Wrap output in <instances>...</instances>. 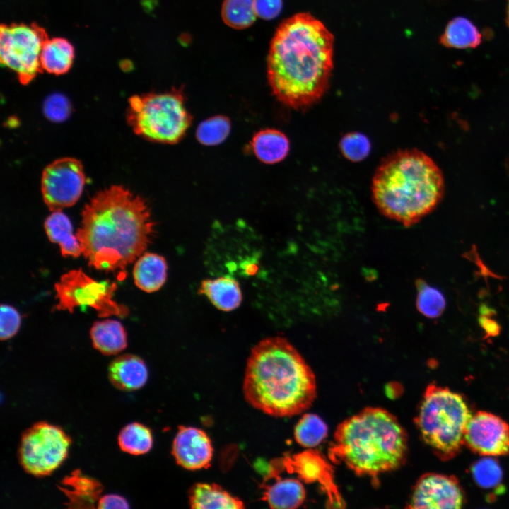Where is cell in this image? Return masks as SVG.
Segmentation results:
<instances>
[{
    "mask_svg": "<svg viewBox=\"0 0 509 509\" xmlns=\"http://www.w3.org/2000/svg\"><path fill=\"white\" fill-rule=\"evenodd\" d=\"M155 234L146 201L121 185L90 198L76 233L88 265L111 272L119 281L126 278L127 266L141 256Z\"/></svg>",
    "mask_w": 509,
    "mask_h": 509,
    "instance_id": "1",
    "label": "cell"
},
{
    "mask_svg": "<svg viewBox=\"0 0 509 509\" xmlns=\"http://www.w3.org/2000/svg\"><path fill=\"white\" fill-rule=\"evenodd\" d=\"M334 42L333 34L310 13L281 22L267 58L268 82L279 102L303 110L322 98L334 67Z\"/></svg>",
    "mask_w": 509,
    "mask_h": 509,
    "instance_id": "2",
    "label": "cell"
},
{
    "mask_svg": "<svg viewBox=\"0 0 509 509\" xmlns=\"http://www.w3.org/2000/svg\"><path fill=\"white\" fill-rule=\"evenodd\" d=\"M245 400L274 417H291L308 410L317 396L311 368L284 337L261 340L251 350L243 380Z\"/></svg>",
    "mask_w": 509,
    "mask_h": 509,
    "instance_id": "3",
    "label": "cell"
},
{
    "mask_svg": "<svg viewBox=\"0 0 509 509\" xmlns=\"http://www.w3.org/2000/svg\"><path fill=\"white\" fill-rule=\"evenodd\" d=\"M371 192L382 215L411 226L440 204L445 181L439 167L425 153L400 150L380 164L373 177Z\"/></svg>",
    "mask_w": 509,
    "mask_h": 509,
    "instance_id": "4",
    "label": "cell"
},
{
    "mask_svg": "<svg viewBox=\"0 0 509 509\" xmlns=\"http://www.w3.org/2000/svg\"><path fill=\"white\" fill-rule=\"evenodd\" d=\"M329 451L356 475L376 479L404 463L408 436L394 415L366 407L338 425Z\"/></svg>",
    "mask_w": 509,
    "mask_h": 509,
    "instance_id": "5",
    "label": "cell"
},
{
    "mask_svg": "<svg viewBox=\"0 0 509 509\" xmlns=\"http://www.w3.org/2000/svg\"><path fill=\"white\" fill-rule=\"evenodd\" d=\"M472 413L464 399L450 389L429 385L419 404L415 423L423 441L441 460L461 450Z\"/></svg>",
    "mask_w": 509,
    "mask_h": 509,
    "instance_id": "6",
    "label": "cell"
},
{
    "mask_svg": "<svg viewBox=\"0 0 509 509\" xmlns=\"http://www.w3.org/2000/svg\"><path fill=\"white\" fill-rule=\"evenodd\" d=\"M126 117L136 134L168 144L179 142L192 123L182 88L131 96Z\"/></svg>",
    "mask_w": 509,
    "mask_h": 509,
    "instance_id": "7",
    "label": "cell"
},
{
    "mask_svg": "<svg viewBox=\"0 0 509 509\" xmlns=\"http://www.w3.org/2000/svg\"><path fill=\"white\" fill-rule=\"evenodd\" d=\"M71 439L59 426L38 421L22 434L18 449L19 462L36 477L50 475L66 459Z\"/></svg>",
    "mask_w": 509,
    "mask_h": 509,
    "instance_id": "8",
    "label": "cell"
},
{
    "mask_svg": "<svg viewBox=\"0 0 509 509\" xmlns=\"http://www.w3.org/2000/svg\"><path fill=\"white\" fill-rule=\"evenodd\" d=\"M117 286L114 282L97 281L81 269L64 274L54 285L58 310L73 312L76 307L88 306L98 312V317H126L129 308L113 299Z\"/></svg>",
    "mask_w": 509,
    "mask_h": 509,
    "instance_id": "9",
    "label": "cell"
},
{
    "mask_svg": "<svg viewBox=\"0 0 509 509\" xmlns=\"http://www.w3.org/2000/svg\"><path fill=\"white\" fill-rule=\"evenodd\" d=\"M48 38L45 29L35 23H2L1 64L15 72L21 84L29 83L42 71L40 54Z\"/></svg>",
    "mask_w": 509,
    "mask_h": 509,
    "instance_id": "10",
    "label": "cell"
},
{
    "mask_svg": "<svg viewBox=\"0 0 509 509\" xmlns=\"http://www.w3.org/2000/svg\"><path fill=\"white\" fill-rule=\"evenodd\" d=\"M85 183L80 160L69 157L57 159L45 168L42 175L43 200L52 211L73 206L81 197Z\"/></svg>",
    "mask_w": 509,
    "mask_h": 509,
    "instance_id": "11",
    "label": "cell"
},
{
    "mask_svg": "<svg viewBox=\"0 0 509 509\" xmlns=\"http://www.w3.org/2000/svg\"><path fill=\"white\" fill-rule=\"evenodd\" d=\"M464 444L474 452L486 457L509 455V424L487 411L472 415L464 431Z\"/></svg>",
    "mask_w": 509,
    "mask_h": 509,
    "instance_id": "12",
    "label": "cell"
},
{
    "mask_svg": "<svg viewBox=\"0 0 509 509\" xmlns=\"http://www.w3.org/2000/svg\"><path fill=\"white\" fill-rule=\"evenodd\" d=\"M464 494L452 476L428 473L421 476L414 486L409 508H460Z\"/></svg>",
    "mask_w": 509,
    "mask_h": 509,
    "instance_id": "13",
    "label": "cell"
},
{
    "mask_svg": "<svg viewBox=\"0 0 509 509\" xmlns=\"http://www.w3.org/2000/svg\"><path fill=\"white\" fill-rule=\"evenodd\" d=\"M213 452L211 439L204 431L195 427L179 426L172 449L177 464L189 470L208 469Z\"/></svg>",
    "mask_w": 509,
    "mask_h": 509,
    "instance_id": "14",
    "label": "cell"
},
{
    "mask_svg": "<svg viewBox=\"0 0 509 509\" xmlns=\"http://www.w3.org/2000/svg\"><path fill=\"white\" fill-rule=\"evenodd\" d=\"M58 488L67 498V508H95L103 486L100 481L76 469L66 476Z\"/></svg>",
    "mask_w": 509,
    "mask_h": 509,
    "instance_id": "15",
    "label": "cell"
},
{
    "mask_svg": "<svg viewBox=\"0 0 509 509\" xmlns=\"http://www.w3.org/2000/svg\"><path fill=\"white\" fill-rule=\"evenodd\" d=\"M108 377L117 389L127 392L134 391L146 383L148 370L144 361L138 356L124 354L110 363Z\"/></svg>",
    "mask_w": 509,
    "mask_h": 509,
    "instance_id": "16",
    "label": "cell"
},
{
    "mask_svg": "<svg viewBox=\"0 0 509 509\" xmlns=\"http://www.w3.org/2000/svg\"><path fill=\"white\" fill-rule=\"evenodd\" d=\"M189 505L194 509L244 508L243 502L216 484L196 483L188 491Z\"/></svg>",
    "mask_w": 509,
    "mask_h": 509,
    "instance_id": "17",
    "label": "cell"
},
{
    "mask_svg": "<svg viewBox=\"0 0 509 509\" xmlns=\"http://www.w3.org/2000/svg\"><path fill=\"white\" fill-rule=\"evenodd\" d=\"M198 293L205 295L216 308L226 312L235 310L242 300L239 283L229 276L202 281Z\"/></svg>",
    "mask_w": 509,
    "mask_h": 509,
    "instance_id": "18",
    "label": "cell"
},
{
    "mask_svg": "<svg viewBox=\"0 0 509 509\" xmlns=\"http://www.w3.org/2000/svg\"><path fill=\"white\" fill-rule=\"evenodd\" d=\"M167 269L168 264L163 256L156 253H144L138 258L134 267V283L145 292H155L165 283Z\"/></svg>",
    "mask_w": 509,
    "mask_h": 509,
    "instance_id": "19",
    "label": "cell"
},
{
    "mask_svg": "<svg viewBox=\"0 0 509 509\" xmlns=\"http://www.w3.org/2000/svg\"><path fill=\"white\" fill-rule=\"evenodd\" d=\"M250 145L255 156L266 164H274L283 160L290 149L286 135L276 129L259 131L253 136Z\"/></svg>",
    "mask_w": 509,
    "mask_h": 509,
    "instance_id": "20",
    "label": "cell"
},
{
    "mask_svg": "<svg viewBox=\"0 0 509 509\" xmlns=\"http://www.w3.org/2000/svg\"><path fill=\"white\" fill-rule=\"evenodd\" d=\"M45 229L49 240L59 245L63 257H77L82 254L71 221L62 210L52 211L45 219Z\"/></svg>",
    "mask_w": 509,
    "mask_h": 509,
    "instance_id": "21",
    "label": "cell"
},
{
    "mask_svg": "<svg viewBox=\"0 0 509 509\" xmlns=\"http://www.w3.org/2000/svg\"><path fill=\"white\" fill-rule=\"evenodd\" d=\"M90 337L93 347L106 356L117 354L127 345L126 331L116 320L95 322L90 329Z\"/></svg>",
    "mask_w": 509,
    "mask_h": 509,
    "instance_id": "22",
    "label": "cell"
},
{
    "mask_svg": "<svg viewBox=\"0 0 509 509\" xmlns=\"http://www.w3.org/2000/svg\"><path fill=\"white\" fill-rule=\"evenodd\" d=\"M74 52V47L68 40L63 37L48 38L40 54L42 71L54 75L66 74L73 64Z\"/></svg>",
    "mask_w": 509,
    "mask_h": 509,
    "instance_id": "23",
    "label": "cell"
},
{
    "mask_svg": "<svg viewBox=\"0 0 509 509\" xmlns=\"http://www.w3.org/2000/svg\"><path fill=\"white\" fill-rule=\"evenodd\" d=\"M305 490L300 481L294 479L277 480L265 488L262 499L270 508L293 509L300 506L305 499Z\"/></svg>",
    "mask_w": 509,
    "mask_h": 509,
    "instance_id": "24",
    "label": "cell"
},
{
    "mask_svg": "<svg viewBox=\"0 0 509 509\" xmlns=\"http://www.w3.org/2000/svg\"><path fill=\"white\" fill-rule=\"evenodd\" d=\"M481 42V33L472 21L464 17L452 19L440 38V42L443 46L456 49L474 48Z\"/></svg>",
    "mask_w": 509,
    "mask_h": 509,
    "instance_id": "25",
    "label": "cell"
},
{
    "mask_svg": "<svg viewBox=\"0 0 509 509\" xmlns=\"http://www.w3.org/2000/svg\"><path fill=\"white\" fill-rule=\"evenodd\" d=\"M117 442L122 451L140 455L148 452L153 446L151 430L139 422L128 423L119 433Z\"/></svg>",
    "mask_w": 509,
    "mask_h": 509,
    "instance_id": "26",
    "label": "cell"
},
{
    "mask_svg": "<svg viewBox=\"0 0 509 509\" xmlns=\"http://www.w3.org/2000/svg\"><path fill=\"white\" fill-rule=\"evenodd\" d=\"M255 0H224L221 17L229 27L241 30L250 27L256 20Z\"/></svg>",
    "mask_w": 509,
    "mask_h": 509,
    "instance_id": "27",
    "label": "cell"
},
{
    "mask_svg": "<svg viewBox=\"0 0 509 509\" xmlns=\"http://www.w3.org/2000/svg\"><path fill=\"white\" fill-rule=\"evenodd\" d=\"M328 428L325 422L315 414H305L294 428L296 441L303 447H314L327 435Z\"/></svg>",
    "mask_w": 509,
    "mask_h": 509,
    "instance_id": "28",
    "label": "cell"
},
{
    "mask_svg": "<svg viewBox=\"0 0 509 509\" xmlns=\"http://www.w3.org/2000/svg\"><path fill=\"white\" fill-rule=\"evenodd\" d=\"M417 290L416 307L425 317L436 318L443 312L446 303L443 293L437 288L429 286L425 281H416Z\"/></svg>",
    "mask_w": 509,
    "mask_h": 509,
    "instance_id": "29",
    "label": "cell"
},
{
    "mask_svg": "<svg viewBox=\"0 0 509 509\" xmlns=\"http://www.w3.org/2000/svg\"><path fill=\"white\" fill-rule=\"evenodd\" d=\"M231 122L224 115H216L201 122L197 127L196 137L205 146H216L224 141L230 134Z\"/></svg>",
    "mask_w": 509,
    "mask_h": 509,
    "instance_id": "30",
    "label": "cell"
},
{
    "mask_svg": "<svg viewBox=\"0 0 509 509\" xmlns=\"http://www.w3.org/2000/svg\"><path fill=\"white\" fill-rule=\"evenodd\" d=\"M472 473L476 484L484 488H492L497 486L503 477L502 469L498 462L486 457L476 462Z\"/></svg>",
    "mask_w": 509,
    "mask_h": 509,
    "instance_id": "31",
    "label": "cell"
},
{
    "mask_svg": "<svg viewBox=\"0 0 509 509\" xmlns=\"http://www.w3.org/2000/svg\"><path fill=\"white\" fill-rule=\"evenodd\" d=\"M339 148L344 156L353 162H359L369 154L371 145L366 136L359 132H350L340 140Z\"/></svg>",
    "mask_w": 509,
    "mask_h": 509,
    "instance_id": "32",
    "label": "cell"
},
{
    "mask_svg": "<svg viewBox=\"0 0 509 509\" xmlns=\"http://www.w3.org/2000/svg\"><path fill=\"white\" fill-rule=\"evenodd\" d=\"M71 106L67 98L59 93L49 96L44 103V112L46 117L54 122H62L70 114Z\"/></svg>",
    "mask_w": 509,
    "mask_h": 509,
    "instance_id": "33",
    "label": "cell"
},
{
    "mask_svg": "<svg viewBox=\"0 0 509 509\" xmlns=\"http://www.w3.org/2000/svg\"><path fill=\"white\" fill-rule=\"evenodd\" d=\"M0 338L2 341L13 337L18 331L21 322L17 310L9 305H1Z\"/></svg>",
    "mask_w": 509,
    "mask_h": 509,
    "instance_id": "34",
    "label": "cell"
},
{
    "mask_svg": "<svg viewBox=\"0 0 509 509\" xmlns=\"http://www.w3.org/2000/svg\"><path fill=\"white\" fill-rule=\"evenodd\" d=\"M257 16L264 20L277 17L283 7L282 0H255Z\"/></svg>",
    "mask_w": 509,
    "mask_h": 509,
    "instance_id": "35",
    "label": "cell"
},
{
    "mask_svg": "<svg viewBox=\"0 0 509 509\" xmlns=\"http://www.w3.org/2000/svg\"><path fill=\"white\" fill-rule=\"evenodd\" d=\"M98 508H129V505L126 498L117 494H106L100 496L98 501Z\"/></svg>",
    "mask_w": 509,
    "mask_h": 509,
    "instance_id": "36",
    "label": "cell"
},
{
    "mask_svg": "<svg viewBox=\"0 0 509 509\" xmlns=\"http://www.w3.org/2000/svg\"><path fill=\"white\" fill-rule=\"evenodd\" d=\"M480 322L483 327L491 334L493 335L498 333V327L496 322L486 320V317H482Z\"/></svg>",
    "mask_w": 509,
    "mask_h": 509,
    "instance_id": "37",
    "label": "cell"
},
{
    "mask_svg": "<svg viewBox=\"0 0 509 509\" xmlns=\"http://www.w3.org/2000/svg\"><path fill=\"white\" fill-rule=\"evenodd\" d=\"M506 23L509 28V0H507V7H506Z\"/></svg>",
    "mask_w": 509,
    "mask_h": 509,
    "instance_id": "38",
    "label": "cell"
}]
</instances>
